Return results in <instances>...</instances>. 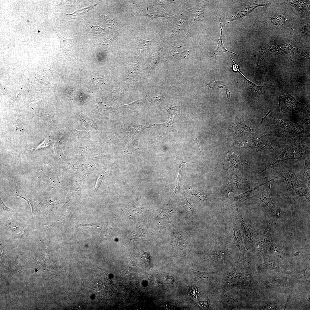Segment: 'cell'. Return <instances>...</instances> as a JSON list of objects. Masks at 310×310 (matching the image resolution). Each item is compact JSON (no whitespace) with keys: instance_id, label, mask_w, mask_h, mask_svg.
<instances>
[{"instance_id":"obj_1","label":"cell","mask_w":310,"mask_h":310,"mask_svg":"<svg viewBox=\"0 0 310 310\" xmlns=\"http://www.w3.org/2000/svg\"><path fill=\"white\" fill-rule=\"evenodd\" d=\"M272 226L268 222L264 224L259 231V235L253 246L254 250L265 253L269 250L279 252L278 246L273 241L271 235Z\"/></svg>"},{"instance_id":"obj_2","label":"cell","mask_w":310,"mask_h":310,"mask_svg":"<svg viewBox=\"0 0 310 310\" xmlns=\"http://www.w3.org/2000/svg\"><path fill=\"white\" fill-rule=\"evenodd\" d=\"M305 153V148L301 145L287 146L284 148L282 154L268 165L261 173L267 169L273 168L274 165L280 161L290 159H297L300 161L304 158Z\"/></svg>"},{"instance_id":"obj_3","label":"cell","mask_w":310,"mask_h":310,"mask_svg":"<svg viewBox=\"0 0 310 310\" xmlns=\"http://www.w3.org/2000/svg\"><path fill=\"white\" fill-rule=\"evenodd\" d=\"M268 185H264L259 191L251 193L248 199L255 197L259 199L270 210L274 219L278 218L281 214L285 212L284 210L275 205L270 197L268 191Z\"/></svg>"},{"instance_id":"obj_4","label":"cell","mask_w":310,"mask_h":310,"mask_svg":"<svg viewBox=\"0 0 310 310\" xmlns=\"http://www.w3.org/2000/svg\"><path fill=\"white\" fill-rule=\"evenodd\" d=\"M237 213L243 232L245 245L247 249H249L253 246L257 239L259 231L250 224L241 215L238 209Z\"/></svg>"},{"instance_id":"obj_5","label":"cell","mask_w":310,"mask_h":310,"mask_svg":"<svg viewBox=\"0 0 310 310\" xmlns=\"http://www.w3.org/2000/svg\"><path fill=\"white\" fill-rule=\"evenodd\" d=\"M149 127L140 125H132L124 132L123 137L127 152H131L137 149L139 134L144 129Z\"/></svg>"},{"instance_id":"obj_6","label":"cell","mask_w":310,"mask_h":310,"mask_svg":"<svg viewBox=\"0 0 310 310\" xmlns=\"http://www.w3.org/2000/svg\"><path fill=\"white\" fill-rule=\"evenodd\" d=\"M279 105L281 111L295 109L305 113H308L304 104L299 103L290 94L281 96L279 97Z\"/></svg>"},{"instance_id":"obj_7","label":"cell","mask_w":310,"mask_h":310,"mask_svg":"<svg viewBox=\"0 0 310 310\" xmlns=\"http://www.w3.org/2000/svg\"><path fill=\"white\" fill-rule=\"evenodd\" d=\"M274 171L284 178L288 187V189H294L299 187V182L297 179L296 173L290 168H284L279 170L273 168Z\"/></svg>"},{"instance_id":"obj_8","label":"cell","mask_w":310,"mask_h":310,"mask_svg":"<svg viewBox=\"0 0 310 310\" xmlns=\"http://www.w3.org/2000/svg\"><path fill=\"white\" fill-rule=\"evenodd\" d=\"M228 224L233 230L234 238L236 245L239 249L240 255L239 260L243 259H245L244 254L246 250L240 229L235 223L230 222Z\"/></svg>"},{"instance_id":"obj_9","label":"cell","mask_w":310,"mask_h":310,"mask_svg":"<svg viewBox=\"0 0 310 310\" xmlns=\"http://www.w3.org/2000/svg\"><path fill=\"white\" fill-rule=\"evenodd\" d=\"M219 22L220 28V38L218 39L217 47L215 51L212 52L210 53V56L212 57H214L216 58V57L217 55H222L223 53L226 52L230 53L235 55L239 56L238 55L236 54L235 53L228 51L226 49L224 46L222 40V32L224 25L222 24L220 16Z\"/></svg>"},{"instance_id":"obj_10","label":"cell","mask_w":310,"mask_h":310,"mask_svg":"<svg viewBox=\"0 0 310 310\" xmlns=\"http://www.w3.org/2000/svg\"><path fill=\"white\" fill-rule=\"evenodd\" d=\"M296 175L299 182L302 183H310V169L305 159L303 168L299 173H296Z\"/></svg>"},{"instance_id":"obj_11","label":"cell","mask_w":310,"mask_h":310,"mask_svg":"<svg viewBox=\"0 0 310 310\" xmlns=\"http://www.w3.org/2000/svg\"><path fill=\"white\" fill-rule=\"evenodd\" d=\"M175 110L174 109H172L171 108H168L166 110V113L168 117V120L167 122L161 124H157L151 125L152 126H158L161 125L164 126L168 129L167 132H173L174 131L173 127V121L175 114L176 113L175 112Z\"/></svg>"},{"instance_id":"obj_12","label":"cell","mask_w":310,"mask_h":310,"mask_svg":"<svg viewBox=\"0 0 310 310\" xmlns=\"http://www.w3.org/2000/svg\"><path fill=\"white\" fill-rule=\"evenodd\" d=\"M296 193V196L293 198L295 201L299 198L304 196L306 199L310 202V183L308 184V187L305 188H301L300 187L294 189Z\"/></svg>"},{"instance_id":"obj_13","label":"cell","mask_w":310,"mask_h":310,"mask_svg":"<svg viewBox=\"0 0 310 310\" xmlns=\"http://www.w3.org/2000/svg\"><path fill=\"white\" fill-rule=\"evenodd\" d=\"M238 68H237V70L239 72H240V73L242 75L243 77V84L244 86L253 91H255L259 93H261L262 94H264L262 91V88L265 85L263 86H258L248 80L243 75V74L241 73L240 71V69L239 70Z\"/></svg>"},{"instance_id":"obj_14","label":"cell","mask_w":310,"mask_h":310,"mask_svg":"<svg viewBox=\"0 0 310 310\" xmlns=\"http://www.w3.org/2000/svg\"><path fill=\"white\" fill-rule=\"evenodd\" d=\"M56 33L60 39L61 45H63L67 51L70 53L73 45V39H67L62 37L57 32Z\"/></svg>"},{"instance_id":"obj_15","label":"cell","mask_w":310,"mask_h":310,"mask_svg":"<svg viewBox=\"0 0 310 310\" xmlns=\"http://www.w3.org/2000/svg\"><path fill=\"white\" fill-rule=\"evenodd\" d=\"M171 212L170 210H163L160 214V218L164 223H169L174 226L170 222V215Z\"/></svg>"},{"instance_id":"obj_16","label":"cell","mask_w":310,"mask_h":310,"mask_svg":"<svg viewBox=\"0 0 310 310\" xmlns=\"http://www.w3.org/2000/svg\"><path fill=\"white\" fill-rule=\"evenodd\" d=\"M182 202L184 206L189 215L190 216H192L194 212V208L193 206L185 198H183V200H182Z\"/></svg>"},{"instance_id":"obj_17","label":"cell","mask_w":310,"mask_h":310,"mask_svg":"<svg viewBox=\"0 0 310 310\" xmlns=\"http://www.w3.org/2000/svg\"><path fill=\"white\" fill-rule=\"evenodd\" d=\"M193 163V162H189V163L186 162H182L181 163V164H180V166H179V165L178 164V165L179 166V175H178V177L177 178V181H176L175 189V190L174 192H173V194H172V197H173V196H174L177 193V191L179 190V189L180 188L179 182H180V177H181V170H182V168L183 167H181V165L182 164H183V163H187V164H188V163L189 164V163Z\"/></svg>"},{"instance_id":"obj_18","label":"cell","mask_w":310,"mask_h":310,"mask_svg":"<svg viewBox=\"0 0 310 310\" xmlns=\"http://www.w3.org/2000/svg\"><path fill=\"white\" fill-rule=\"evenodd\" d=\"M81 118L85 125L91 126L94 128L97 127L96 123L90 119L84 117H82Z\"/></svg>"},{"instance_id":"obj_19","label":"cell","mask_w":310,"mask_h":310,"mask_svg":"<svg viewBox=\"0 0 310 310\" xmlns=\"http://www.w3.org/2000/svg\"><path fill=\"white\" fill-rule=\"evenodd\" d=\"M190 192L191 194L194 195L198 197L201 200L204 201L207 199V198L205 194L197 190H195L192 189L191 191H190Z\"/></svg>"},{"instance_id":"obj_20","label":"cell","mask_w":310,"mask_h":310,"mask_svg":"<svg viewBox=\"0 0 310 310\" xmlns=\"http://www.w3.org/2000/svg\"><path fill=\"white\" fill-rule=\"evenodd\" d=\"M219 81H217L215 78L214 79L208 83L206 84L209 91L212 90L218 87Z\"/></svg>"},{"instance_id":"obj_21","label":"cell","mask_w":310,"mask_h":310,"mask_svg":"<svg viewBox=\"0 0 310 310\" xmlns=\"http://www.w3.org/2000/svg\"><path fill=\"white\" fill-rule=\"evenodd\" d=\"M49 145V142L48 140L46 139L43 141L41 144H40L38 146H36V147H34L33 149L34 150H36L37 149L41 148L44 147L48 146Z\"/></svg>"},{"instance_id":"obj_22","label":"cell","mask_w":310,"mask_h":310,"mask_svg":"<svg viewBox=\"0 0 310 310\" xmlns=\"http://www.w3.org/2000/svg\"><path fill=\"white\" fill-rule=\"evenodd\" d=\"M143 254V259L144 262L147 265H149L150 264V256L146 252L142 251Z\"/></svg>"},{"instance_id":"obj_23","label":"cell","mask_w":310,"mask_h":310,"mask_svg":"<svg viewBox=\"0 0 310 310\" xmlns=\"http://www.w3.org/2000/svg\"><path fill=\"white\" fill-rule=\"evenodd\" d=\"M196 304L201 308L204 309H207L208 305L207 302L199 301L197 302Z\"/></svg>"},{"instance_id":"obj_24","label":"cell","mask_w":310,"mask_h":310,"mask_svg":"<svg viewBox=\"0 0 310 310\" xmlns=\"http://www.w3.org/2000/svg\"><path fill=\"white\" fill-rule=\"evenodd\" d=\"M190 292L191 295L196 297H198V294L197 289L195 286H192L190 288Z\"/></svg>"},{"instance_id":"obj_25","label":"cell","mask_w":310,"mask_h":310,"mask_svg":"<svg viewBox=\"0 0 310 310\" xmlns=\"http://www.w3.org/2000/svg\"><path fill=\"white\" fill-rule=\"evenodd\" d=\"M0 203L1 207L4 210L6 211H10L15 212V211L12 210L7 207L2 201L0 198Z\"/></svg>"},{"instance_id":"obj_26","label":"cell","mask_w":310,"mask_h":310,"mask_svg":"<svg viewBox=\"0 0 310 310\" xmlns=\"http://www.w3.org/2000/svg\"><path fill=\"white\" fill-rule=\"evenodd\" d=\"M276 307L274 304H269L267 305L266 307H265V309H266L268 310H274L276 309Z\"/></svg>"},{"instance_id":"obj_27","label":"cell","mask_w":310,"mask_h":310,"mask_svg":"<svg viewBox=\"0 0 310 310\" xmlns=\"http://www.w3.org/2000/svg\"><path fill=\"white\" fill-rule=\"evenodd\" d=\"M226 88L227 97L229 99L230 98V92L229 90L227 89Z\"/></svg>"},{"instance_id":"obj_28","label":"cell","mask_w":310,"mask_h":310,"mask_svg":"<svg viewBox=\"0 0 310 310\" xmlns=\"http://www.w3.org/2000/svg\"><path fill=\"white\" fill-rule=\"evenodd\" d=\"M308 268H306V269H305V270H304L303 271V274H304V276H305V279H306V281H307V279H306V277H305V271H306V269H307V268H308Z\"/></svg>"},{"instance_id":"obj_29","label":"cell","mask_w":310,"mask_h":310,"mask_svg":"<svg viewBox=\"0 0 310 310\" xmlns=\"http://www.w3.org/2000/svg\"><path fill=\"white\" fill-rule=\"evenodd\" d=\"M299 253V251H298L297 252H296L295 253H294V255H295V256H297V255H298V254Z\"/></svg>"}]
</instances>
